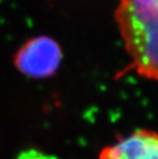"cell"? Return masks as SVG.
<instances>
[{"mask_svg": "<svg viewBox=\"0 0 158 159\" xmlns=\"http://www.w3.org/2000/svg\"><path fill=\"white\" fill-rule=\"evenodd\" d=\"M115 20L133 67L158 82V0H119Z\"/></svg>", "mask_w": 158, "mask_h": 159, "instance_id": "1", "label": "cell"}, {"mask_svg": "<svg viewBox=\"0 0 158 159\" xmlns=\"http://www.w3.org/2000/svg\"><path fill=\"white\" fill-rule=\"evenodd\" d=\"M62 50L55 40L39 36L28 40L15 56V66L20 72L35 79L47 78L59 69Z\"/></svg>", "mask_w": 158, "mask_h": 159, "instance_id": "2", "label": "cell"}, {"mask_svg": "<svg viewBox=\"0 0 158 159\" xmlns=\"http://www.w3.org/2000/svg\"><path fill=\"white\" fill-rule=\"evenodd\" d=\"M99 159H158V133L139 129L107 146Z\"/></svg>", "mask_w": 158, "mask_h": 159, "instance_id": "3", "label": "cell"}]
</instances>
